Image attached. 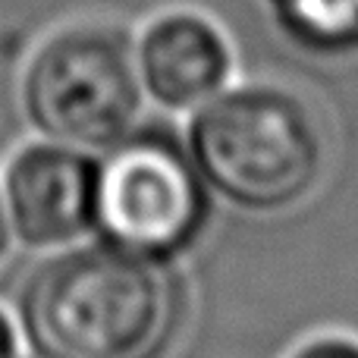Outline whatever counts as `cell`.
I'll return each instance as SVG.
<instances>
[{"instance_id":"obj_1","label":"cell","mask_w":358,"mask_h":358,"mask_svg":"<svg viewBox=\"0 0 358 358\" xmlns=\"http://www.w3.org/2000/svg\"><path fill=\"white\" fill-rule=\"evenodd\" d=\"M13 305L35 358H167L185 334L192 292L176 261L94 239L38 261Z\"/></svg>"},{"instance_id":"obj_2","label":"cell","mask_w":358,"mask_h":358,"mask_svg":"<svg viewBox=\"0 0 358 358\" xmlns=\"http://www.w3.org/2000/svg\"><path fill=\"white\" fill-rule=\"evenodd\" d=\"M185 145L210 195L258 217L308 201L327 170L315 110L280 85L217 92L195 110Z\"/></svg>"},{"instance_id":"obj_3","label":"cell","mask_w":358,"mask_h":358,"mask_svg":"<svg viewBox=\"0 0 358 358\" xmlns=\"http://www.w3.org/2000/svg\"><path fill=\"white\" fill-rule=\"evenodd\" d=\"M214 220V195L189 145L170 126H132L107 145L94 173L92 233L113 248L179 261L201 245Z\"/></svg>"},{"instance_id":"obj_4","label":"cell","mask_w":358,"mask_h":358,"mask_svg":"<svg viewBox=\"0 0 358 358\" xmlns=\"http://www.w3.org/2000/svg\"><path fill=\"white\" fill-rule=\"evenodd\" d=\"M142 92L136 50L123 31L73 25L31 54L22 76V110L50 142L104 151L136 126Z\"/></svg>"},{"instance_id":"obj_5","label":"cell","mask_w":358,"mask_h":358,"mask_svg":"<svg viewBox=\"0 0 358 358\" xmlns=\"http://www.w3.org/2000/svg\"><path fill=\"white\" fill-rule=\"evenodd\" d=\"M98 157L60 142L22 145L0 176L13 239L50 252L92 233Z\"/></svg>"},{"instance_id":"obj_6","label":"cell","mask_w":358,"mask_h":358,"mask_svg":"<svg viewBox=\"0 0 358 358\" xmlns=\"http://www.w3.org/2000/svg\"><path fill=\"white\" fill-rule=\"evenodd\" d=\"M142 88L167 110H192L223 92L233 66L227 38L195 13H167L136 54Z\"/></svg>"},{"instance_id":"obj_7","label":"cell","mask_w":358,"mask_h":358,"mask_svg":"<svg viewBox=\"0 0 358 358\" xmlns=\"http://www.w3.org/2000/svg\"><path fill=\"white\" fill-rule=\"evenodd\" d=\"M280 29L311 54L358 48V0H277Z\"/></svg>"},{"instance_id":"obj_8","label":"cell","mask_w":358,"mask_h":358,"mask_svg":"<svg viewBox=\"0 0 358 358\" xmlns=\"http://www.w3.org/2000/svg\"><path fill=\"white\" fill-rule=\"evenodd\" d=\"M289 358H358V340L346 334H321L296 346Z\"/></svg>"},{"instance_id":"obj_9","label":"cell","mask_w":358,"mask_h":358,"mask_svg":"<svg viewBox=\"0 0 358 358\" xmlns=\"http://www.w3.org/2000/svg\"><path fill=\"white\" fill-rule=\"evenodd\" d=\"M19 346H22V336H19L16 317L0 308V358H19Z\"/></svg>"},{"instance_id":"obj_10","label":"cell","mask_w":358,"mask_h":358,"mask_svg":"<svg viewBox=\"0 0 358 358\" xmlns=\"http://www.w3.org/2000/svg\"><path fill=\"white\" fill-rule=\"evenodd\" d=\"M10 245H13V229H10V220H6L3 195H0V264H3V258L10 255Z\"/></svg>"}]
</instances>
